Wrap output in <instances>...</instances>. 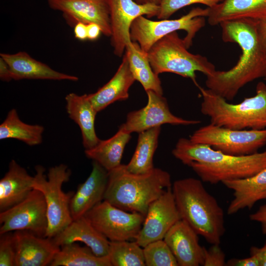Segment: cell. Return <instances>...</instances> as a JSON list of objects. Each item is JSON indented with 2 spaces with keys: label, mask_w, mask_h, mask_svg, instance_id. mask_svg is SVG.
I'll return each mask as SVG.
<instances>
[{
  "label": "cell",
  "mask_w": 266,
  "mask_h": 266,
  "mask_svg": "<svg viewBox=\"0 0 266 266\" xmlns=\"http://www.w3.org/2000/svg\"><path fill=\"white\" fill-rule=\"evenodd\" d=\"M224 42L237 44L242 53L228 70H215L206 76L207 89L227 100H232L239 90L255 79L266 78V56L259 36L257 21L240 19L219 24Z\"/></svg>",
  "instance_id": "1"
},
{
  "label": "cell",
  "mask_w": 266,
  "mask_h": 266,
  "mask_svg": "<svg viewBox=\"0 0 266 266\" xmlns=\"http://www.w3.org/2000/svg\"><path fill=\"white\" fill-rule=\"evenodd\" d=\"M172 154L190 166L202 181L211 184L252 176L266 168V150L242 156L231 155L182 137Z\"/></svg>",
  "instance_id": "2"
},
{
  "label": "cell",
  "mask_w": 266,
  "mask_h": 266,
  "mask_svg": "<svg viewBox=\"0 0 266 266\" xmlns=\"http://www.w3.org/2000/svg\"><path fill=\"white\" fill-rule=\"evenodd\" d=\"M171 188L181 219L207 242L220 245L225 231L224 211L202 181L185 178L175 181Z\"/></svg>",
  "instance_id": "3"
},
{
  "label": "cell",
  "mask_w": 266,
  "mask_h": 266,
  "mask_svg": "<svg viewBox=\"0 0 266 266\" xmlns=\"http://www.w3.org/2000/svg\"><path fill=\"white\" fill-rule=\"evenodd\" d=\"M171 187L170 175L164 170L154 167L148 172L135 174L121 164L108 171L103 200L125 211L145 216L150 205Z\"/></svg>",
  "instance_id": "4"
},
{
  "label": "cell",
  "mask_w": 266,
  "mask_h": 266,
  "mask_svg": "<svg viewBox=\"0 0 266 266\" xmlns=\"http://www.w3.org/2000/svg\"><path fill=\"white\" fill-rule=\"evenodd\" d=\"M202 114L210 123L234 130L266 129V85L259 82L256 95L237 104L230 103L210 90L199 87Z\"/></svg>",
  "instance_id": "5"
},
{
  "label": "cell",
  "mask_w": 266,
  "mask_h": 266,
  "mask_svg": "<svg viewBox=\"0 0 266 266\" xmlns=\"http://www.w3.org/2000/svg\"><path fill=\"white\" fill-rule=\"evenodd\" d=\"M183 39L176 32L169 33L158 40L147 52L153 71L157 75L171 72L189 78L197 85L196 71L206 76L215 70L214 65L204 56L193 54L187 50Z\"/></svg>",
  "instance_id": "6"
},
{
  "label": "cell",
  "mask_w": 266,
  "mask_h": 266,
  "mask_svg": "<svg viewBox=\"0 0 266 266\" xmlns=\"http://www.w3.org/2000/svg\"><path fill=\"white\" fill-rule=\"evenodd\" d=\"M35 170L33 188L42 193L47 207L48 227L45 237L52 238L73 221L70 202L74 192L65 193L62 189L63 184L69 181L71 172L64 164L50 167L47 176L42 166H36Z\"/></svg>",
  "instance_id": "7"
},
{
  "label": "cell",
  "mask_w": 266,
  "mask_h": 266,
  "mask_svg": "<svg viewBox=\"0 0 266 266\" xmlns=\"http://www.w3.org/2000/svg\"><path fill=\"white\" fill-rule=\"evenodd\" d=\"M209 8L199 7L192 9L180 18L159 21H152L140 16L132 23L130 28L132 41L137 43L141 49L147 52L152 46L165 35L178 30H184L186 35L183 39L188 49L193 43L196 33L205 24Z\"/></svg>",
  "instance_id": "8"
},
{
  "label": "cell",
  "mask_w": 266,
  "mask_h": 266,
  "mask_svg": "<svg viewBox=\"0 0 266 266\" xmlns=\"http://www.w3.org/2000/svg\"><path fill=\"white\" fill-rule=\"evenodd\" d=\"M189 139L226 154L242 156L258 152L266 145V129L234 130L210 123L195 131Z\"/></svg>",
  "instance_id": "9"
},
{
  "label": "cell",
  "mask_w": 266,
  "mask_h": 266,
  "mask_svg": "<svg viewBox=\"0 0 266 266\" xmlns=\"http://www.w3.org/2000/svg\"><path fill=\"white\" fill-rule=\"evenodd\" d=\"M84 216L109 241L134 240L145 217L139 213L120 209L104 200L95 206Z\"/></svg>",
  "instance_id": "10"
},
{
  "label": "cell",
  "mask_w": 266,
  "mask_h": 266,
  "mask_svg": "<svg viewBox=\"0 0 266 266\" xmlns=\"http://www.w3.org/2000/svg\"><path fill=\"white\" fill-rule=\"evenodd\" d=\"M0 234L26 231L45 237L47 207L42 193L33 189L23 200L0 212Z\"/></svg>",
  "instance_id": "11"
},
{
  "label": "cell",
  "mask_w": 266,
  "mask_h": 266,
  "mask_svg": "<svg viewBox=\"0 0 266 266\" xmlns=\"http://www.w3.org/2000/svg\"><path fill=\"white\" fill-rule=\"evenodd\" d=\"M109 9L112 34L111 43L114 53L120 57L126 47L132 43L130 28L138 17L157 16L159 5L138 4L133 0H107Z\"/></svg>",
  "instance_id": "12"
},
{
  "label": "cell",
  "mask_w": 266,
  "mask_h": 266,
  "mask_svg": "<svg viewBox=\"0 0 266 266\" xmlns=\"http://www.w3.org/2000/svg\"><path fill=\"white\" fill-rule=\"evenodd\" d=\"M180 217L172 188L169 187L149 206L142 227L134 240L142 247L165 235Z\"/></svg>",
  "instance_id": "13"
},
{
  "label": "cell",
  "mask_w": 266,
  "mask_h": 266,
  "mask_svg": "<svg viewBox=\"0 0 266 266\" xmlns=\"http://www.w3.org/2000/svg\"><path fill=\"white\" fill-rule=\"evenodd\" d=\"M148 101L146 106L129 113L126 122L122 125L130 133L141 132L163 124L189 126L199 124L200 120H187L173 114L166 99L163 95L147 91Z\"/></svg>",
  "instance_id": "14"
},
{
  "label": "cell",
  "mask_w": 266,
  "mask_h": 266,
  "mask_svg": "<svg viewBox=\"0 0 266 266\" xmlns=\"http://www.w3.org/2000/svg\"><path fill=\"white\" fill-rule=\"evenodd\" d=\"M49 7L62 12L66 20L76 24L94 23L101 28L102 33L111 36L112 30L107 0H48Z\"/></svg>",
  "instance_id": "15"
},
{
  "label": "cell",
  "mask_w": 266,
  "mask_h": 266,
  "mask_svg": "<svg viewBox=\"0 0 266 266\" xmlns=\"http://www.w3.org/2000/svg\"><path fill=\"white\" fill-rule=\"evenodd\" d=\"M15 266H50L60 247L52 238L26 231L13 232Z\"/></svg>",
  "instance_id": "16"
},
{
  "label": "cell",
  "mask_w": 266,
  "mask_h": 266,
  "mask_svg": "<svg viewBox=\"0 0 266 266\" xmlns=\"http://www.w3.org/2000/svg\"><path fill=\"white\" fill-rule=\"evenodd\" d=\"M198 235L182 219L176 222L165 235L164 240L173 254L178 266H203L204 247L200 244Z\"/></svg>",
  "instance_id": "17"
},
{
  "label": "cell",
  "mask_w": 266,
  "mask_h": 266,
  "mask_svg": "<svg viewBox=\"0 0 266 266\" xmlns=\"http://www.w3.org/2000/svg\"><path fill=\"white\" fill-rule=\"evenodd\" d=\"M108 182V171L93 161L92 171L80 184L71 199L70 210L73 220L84 216L103 200Z\"/></svg>",
  "instance_id": "18"
},
{
  "label": "cell",
  "mask_w": 266,
  "mask_h": 266,
  "mask_svg": "<svg viewBox=\"0 0 266 266\" xmlns=\"http://www.w3.org/2000/svg\"><path fill=\"white\" fill-rule=\"evenodd\" d=\"M9 65L13 80L43 79L77 81V76L56 71L46 64L40 62L25 52L15 54L0 53Z\"/></svg>",
  "instance_id": "19"
},
{
  "label": "cell",
  "mask_w": 266,
  "mask_h": 266,
  "mask_svg": "<svg viewBox=\"0 0 266 266\" xmlns=\"http://www.w3.org/2000/svg\"><path fill=\"white\" fill-rule=\"evenodd\" d=\"M222 183L233 191V198L227 208L229 215L245 208L250 209L257 201L266 199V168L252 176Z\"/></svg>",
  "instance_id": "20"
},
{
  "label": "cell",
  "mask_w": 266,
  "mask_h": 266,
  "mask_svg": "<svg viewBox=\"0 0 266 266\" xmlns=\"http://www.w3.org/2000/svg\"><path fill=\"white\" fill-rule=\"evenodd\" d=\"M58 246L81 242L99 257L107 256L109 240L100 233L84 216L73 220L61 233L52 238Z\"/></svg>",
  "instance_id": "21"
},
{
  "label": "cell",
  "mask_w": 266,
  "mask_h": 266,
  "mask_svg": "<svg viewBox=\"0 0 266 266\" xmlns=\"http://www.w3.org/2000/svg\"><path fill=\"white\" fill-rule=\"evenodd\" d=\"M209 8L207 17L211 26L244 19L266 20V0H223Z\"/></svg>",
  "instance_id": "22"
},
{
  "label": "cell",
  "mask_w": 266,
  "mask_h": 266,
  "mask_svg": "<svg viewBox=\"0 0 266 266\" xmlns=\"http://www.w3.org/2000/svg\"><path fill=\"white\" fill-rule=\"evenodd\" d=\"M34 176L15 160L10 161L8 171L0 180V212L26 199L33 188Z\"/></svg>",
  "instance_id": "23"
},
{
  "label": "cell",
  "mask_w": 266,
  "mask_h": 266,
  "mask_svg": "<svg viewBox=\"0 0 266 266\" xmlns=\"http://www.w3.org/2000/svg\"><path fill=\"white\" fill-rule=\"evenodd\" d=\"M135 80L125 54L112 78L96 92L87 95L88 98L98 112L117 100L127 99L129 89Z\"/></svg>",
  "instance_id": "24"
},
{
  "label": "cell",
  "mask_w": 266,
  "mask_h": 266,
  "mask_svg": "<svg viewBox=\"0 0 266 266\" xmlns=\"http://www.w3.org/2000/svg\"><path fill=\"white\" fill-rule=\"evenodd\" d=\"M65 100L69 117L80 129L85 150L94 147L100 140L97 135L95 128L98 112L89 100L87 94L78 95L71 93L66 96Z\"/></svg>",
  "instance_id": "25"
},
{
  "label": "cell",
  "mask_w": 266,
  "mask_h": 266,
  "mask_svg": "<svg viewBox=\"0 0 266 266\" xmlns=\"http://www.w3.org/2000/svg\"><path fill=\"white\" fill-rule=\"evenodd\" d=\"M131 134L122 125L113 136L100 140L94 147L85 150V154L109 171L121 165L123 152L130 140Z\"/></svg>",
  "instance_id": "26"
},
{
  "label": "cell",
  "mask_w": 266,
  "mask_h": 266,
  "mask_svg": "<svg viewBox=\"0 0 266 266\" xmlns=\"http://www.w3.org/2000/svg\"><path fill=\"white\" fill-rule=\"evenodd\" d=\"M161 126L156 127L138 133L135 151L130 161L125 165L129 172L143 174L152 170L153 157L157 149Z\"/></svg>",
  "instance_id": "27"
},
{
  "label": "cell",
  "mask_w": 266,
  "mask_h": 266,
  "mask_svg": "<svg viewBox=\"0 0 266 266\" xmlns=\"http://www.w3.org/2000/svg\"><path fill=\"white\" fill-rule=\"evenodd\" d=\"M44 130L42 126L23 122L20 120L17 110L13 108L8 112L0 125V139L14 138L28 145L35 146L42 142Z\"/></svg>",
  "instance_id": "28"
},
{
  "label": "cell",
  "mask_w": 266,
  "mask_h": 266,
  "mask_svg": "<svg viewBox=\"0 0 266 266\" xmlns=\"http://www.w3.org/2000/svg\"><path fill=\"white\" fill-rule=\"evenodd\" d=\"M50 266H112L108 256L99 257L88 246L71 243L64 245Z\"/></svg>",
  "instance_id": "29"
},
{
  "label": "cell",
  "mask_w": 266,
  "mask_h": 266,
  "mask_svg": "<svg viewBox=\"0 0 266 266\" xmlns=\"http://www.w3.org/2000/svg\"><path fill=\"white\" fill-rule=\"evenodd\" d=\"M107 256L112 266H145L143 247L135 240L109 241Z\"/></svg>",
  "instance_id": "30"
},
{
  "label": "cell",
  "mask_w": 266,
  "mask_h": 266,
  "mask_svg": "<svg viewBox=\"0 0 266 266\" xmlns=\"http://www.w3.org/2000/svg\"><path fill=\"white\" fill-rule=\"evenodd\" d=\"M143 249L146 266H178L175 257L164 239L152 242Z\"/></svg>",
  "instance_id": "31"
},
{
  "label": "cell",
  "mask_w": 266,
  "mask_h": 266,
  "mask_svg": "<svg viewBox=\"0 0 266 266\" xmlns=\"http://www.w3.org/2000/svg\"><path fill=\"white\" fill-rule=\"evenodd\" d=\"M223 0H162L157 16L161 20L167 19L181 8L193 4H202L212 8Z\"/></svg>",
  "instance_id": "32"
},
{
  "label": "cell",
  "mask_w": 266,
  "mask_h": 266,
  "mask_svg": "<svg viewBox=\"0 0 266 266\" xmlns=\"http://www.w3.org/2000/svg\"><path fill=\"white\" fill-rule=\"evenodd\" d=\"M132 73L135 80L140 83L146 92L150 90L163 95L161 80L151 66L143 67Z\"/></svg>",
  "instance_id": "33"
},
{
  "label": "cell",
  "mask_w": 266,
  "mask_h": 266,
  "mask_svg": "<svg viewBox=\"0 0 266 266\" xmlns=\"http://www.w3.org/2000/svg\"><path fill=\"white\" fill-rule=\"evenodd\" d=\"M0 235V266H15L16 251L13 232Z\"/></svg>",
  "instance_id": "34"
},
{
  "label": "cell",
  "mask_w": 266,
  "mask_h": 266,
  "mask_svg": "<svg viewBox=\"0 0 266 266\" xmlns=\"http://www.w3.org/2000/svg\"><path fill=\"white\" fill-rule=\"evenodd\" d=\"M226 256L218 244H212L208 249L204 247L203 266H226Z\"/></svg>",
  "instance_id": "35"
},
{
  "label": "cell",
  "mask_w": 266,
  "mask_h": 266,
  "mask_svg": "<svg viewBox=\"0 0 266 266\" xmlns=\"http://www.w3.org/2000/svg\"><path fill=\"white\" fill-rule=\"evenodd\" d=\"M249 218L251 221L260 223L262 233L266 234V204L261 206L257 211L250 214Z\"/></svg>",
  "instance_id": "36"
},
{
  "label": "cell",
  "mask_w": 266,
  "mask_h": 266,
  "mask_svg": "<svg viewBox=\"0 0 266 266\" xmlns=\"http://www.w3.org/2000/svg\"><path fill=\"white\" fill-rule=\"evenodd\" d=\"M227 265L233 266H260V262L253 256L244 259H233L227 263Z\"/></svg>",
  "instance_id": "37"
},
{
  "label": "cell",
  "mask_w": 266,
  "mask_h": 266,
  "mask_svg": "<svg viewBox=\"0 0 266 266\" xmlns=\"http://www.w3.org/2000/svg\"><path fill=\"white\" fill-rule=\"evenodd\" d=\"M250 255L257 259L260 266H266V242L262 247H252L250 248Z\"/></svg>",
  "instance_id": "38"
},
{
  "label": "cell",
  "mask_w": 266,
  "mask_h": 266,
  "mask_svg": "<svg viewBox=\"0 0 266 266\" xmlns=\"http://www.w3.org/2000/svg\"><path fill=\"white\" fill-rule=\"evenodd\" d=\"M0 78L3 81L9 82L13 80L11 69L6 61L0 57Z\"/></svg>",
  "instance_id": "39"
},
{
  "label": "cell",
  "mask_w": 266,
  "mask_h": 266,
  "mask_svg": "<svg viewBox=\"0 0 266 266\" xmlns=\"http://www.w3.org/2000/svg\"><path fill=\"white\" fill-rule=\"evenodd\" d=\"M75 37L78 40L84 41L88 39L87 25L79 22L75 24L74 27Z\"/></svg>",
  "instance_id": "40"
},
{
  "label": "cell",
  "mask_w": 266,
  "mask_h": 266,
  "mask_svg": "<svg viewBox=\"0 0 266 266\" xmlns=\"http://www.w3.org/2000/svg\"><path fill=\"white\" fill-rule=\"evenodd\" d=\"M102 33L100 27L97 24L91 23L87 24V37L90 40H96Z\"/></svg>",
  "instance_id": "41"
},
{
  "label": "cell",
  "mask_w": 266,
  "mask_h": 266,
  "mask_svg": "<svg viewBox=\"0 0 266 266\" xmlns=\"http://www.w3.org/2000/svg\"><path fill=\"white\" fill-rule=\"evenodd\" d=\"M259 36L266 56V20L257 21Z\"/></svg>",
  "instance_id": "42"
},
{
  "label": "cell",
  "mask_w": 266,
  "mask_h": 266,
  "mask_svg": "<svg viewBox=\"0 0 266 266\" xmlns=\"http://www.w3.org/2000/svg\"><path fill=\"white\" fill-rule=\"evenodd\" d=\"M138 4L153 3L159 5L162 0H133Z\"/></svg>",
  "instance_id": "43"
},
{
  "label": "cell",
  "mask_w": 266,
  "mask_h": 266,
  "mask_svg": "<svg viewBox=\"0 0 266 266\" xmlns=\"http://www.w3.org/2000/svg\"><path fill=\"white\" fill-rule=\"evenodd\" d=\"M265 80H266V78H265Z\"/></svg>",
  "instance_id": "44"
}]
</instances>
